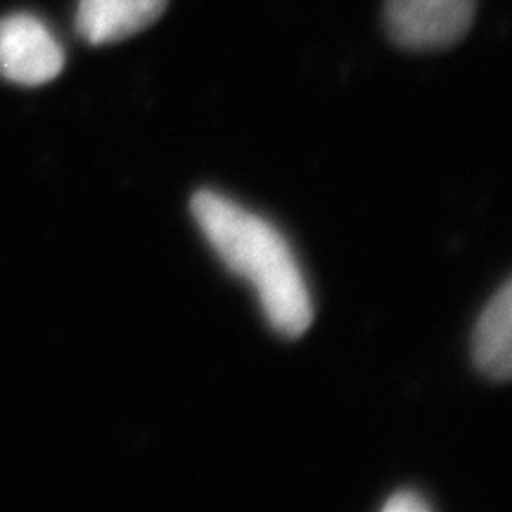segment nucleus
Segmentation results:
<instances>
[{
	"mask_svg": "<svg viewBox=\"0 0 512 512\" xmlns=\"http://www.w3.org/2000/svg\"><path fill=\"white\" fill-rule=\"evenodd\" d=\"M64 69V50L46 24L27 12L0 19V76L19 86H43Z\"/></svg>",
	"mask_w": 512,
	"mask_h": 512,
	"instance_id": "obj_3",
	"label": "nucleus"
},
{
	"mask_svg": "<svg viewBox=\"0 0 512 512\" xmlns=\"http://www.w3.org/2000/svg\"><path fill=\"white\" fill-rule=\"evenodd\" d=\"M384 510L387 512H427L432 510V505L425 501L420 494L415 491H399L384 503Z\"/></svg>",
	"mask_w": 512,
	"mask_h": 512,
	"instance_id": "obj_6",
	"label": "nucleus"
},
{
	"mask_svg": "<svg viewBox=\"0 0 512 512\" xmlns=\"http://www.w3.org/2000/svg\"><path fill=\"white\" fill-rule=\"evenodd\" d=\"M192 216L230 273L252 283L268 325L297 339L311 328L309 287L280 230L214 190L192 197Z\"/></svg>",
	"mask_w": 512,
	"mask_h": 512,
	"instance_id": "obj_1",
	"label": "nucleus"
},
{
	"mask_svg": "<svg viewBox=\"0 0 512 512\" xmlns=\"http://www.w3.org/2000/svg\"><path fill=\"white\" fill-rule=\"evenodd\" d=\"M477 0H387L384 22L396 46L437 50L456 46L472 27Z\"/></svg>",
	"mask_w": 512,
	"mask_h": 512,
	"instance_id": "obj_2",
	"label": "nucleus"
},
{
	"mask_svg": "<svg viewBox=\"0 0 512 512\" xmlns=\"http://www.w3.org/2000/svg\"><path fill=\"white\" fill-rule=\"evenodd\" d=\"M169 0H79L76 31L93 46L117 43L152 27Z\"/></svg>",
	"mask_w": 512,
	"mask_h": 512,
	"instance_id": "obj_4",
	"label": "nucleus"
},
{
	"mask_svg": "<svg viewBox=\"0 0 512 512\" xmlns=\"http://www.w3.org/2000/svg\"><path fill=\"white\" fill-rule=\"evenodd\" d=\"M475 366L494 382H508L512 375V283L486 304L472 337Z\"/></svg>",
	"mask_w": 512,
	"mask_h": 512,
	"instance_id": "obj_5",
	"label": "nucleus"
}]
</instances>
